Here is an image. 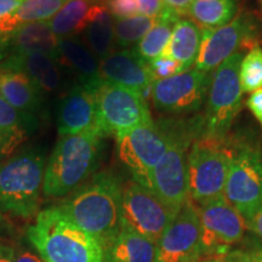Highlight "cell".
<instances>
[{
	"instance_id": "cell-26",
	"label": "cell",
	"mask_w": 262,
	"mask_h": 262,
	"mask_svg": "<svg viewBox=\"0 0 262 262\" xmlns=\"http://www.w3.org/2000/svg\"><path fill=\"white\" fill-rule=\"evenodd\" d=\"M32 131L25 118L0 96V163L14 155Z\"/></svg>"
},
{
	"instance_id": "cell-36",
	"label": "cell",
	"mask_w": 262,
	"mask_h": 262,
	"mask_svg": "<svg viewBox=\"0 0 262 262\" xmlns=\"http://www.w3.org/2000/svg\"><path fill=\"white\" fill-rule=\"evenodd\" d=\"M247 106L253 113V116L256 118V120L260 123L262 129V89L255 91L248 98Z\"/></svg>"
},
{
	"instance_id": "cell-4",
	"label": "cell",
	"mask_w": 262,
	"mask_h": 262,
	"mask_svg": "<svg viewBox=\"0 0 262 262\" xmlns=\"http://www.w3.org/2000/svg\"><path fill=\"white\" fill-rule=\"evenodd\" d=\"M168 135V148L152 173V191L172 210L189 199L188 150L203 131V119L163 120Z\"/></svg>"
},
{
	"instance_id": "cell-19",
	"label": "cell",
	"mask_w": 262,
	"mask_h": 262,
	"mask_svg": "<svg viewBox=\"0 0 262 262\" xmlns=\"http://www.w3.org/2000/svg\"><path fill=\"white\" fill-rule=\"evenodd\" d=\"M57 61L62 70H67L77 79V84L98 88L102 84L100 60L85 44L80 35L58 39Z\"/></svg>"
},
{
	"instance_id": "cell-8",
	"label": "cell",
	"mask_w": 262,
	"mask_h": 262,
	"mask_svg": "<svg viewBox=\"0 0 262 262\" xmlns=\"http://www.w3.org/2000/svg\"><path fill=\"white\" fill-rule=\"evenodd\" d=\"M233 150L224 195L248 222L262 209V152L249 143Z\"/></svg>"
},
{
	"instance_id": "cell-31",
	"label": "cell",
	"mask_w": 262,
	"mask_h": 262,
	"mask_svg": "<svg viewBox=\"0 0 262 262\" xmlns=\"http://www.w3.org/2000/svg\"><path fill=\"white\" fill-rule=\"evenodd\" d=\"M239 80L243 93L253 94L262 89V49L253 48L243 57L239 67Z\"/></svg>"
},
{
	"instance_id": "cell-35",
	"label": "cell",
	"mask_w": 262,
	"mask_h": 262,
	"mask_svg": "<svg viewBox=\"0 0 262 262\" xmlns=\"http://www.w3.org/2000/svg\"><path fill=\"white\" fill-rule=\"evenodd\" d=\"M14 262H44L37 251L26 245L14 248Z\"/></svg>"
},
{
	"instance_id": "cell-7",
	"label": "cell",
	"mask_w": 262,
	"mask_h": 262,
	"mask_svg": "<svg viewBox=\"0 0 262 262\" xmlns=\"http://www.w3.org/2000/svg\"><path fill=\"white\" fill-rule=\"evenodd\" d=\"M242 52H235L215 70L208 94L202 135L225 140L242 110L243 90L239 80Z\"/></svg>"
},
{
	"instance_id": "cell-43",
	"label": "cell",
	"mask_w": 262,
	"mask_h": 262,
	"mask_svg": "<svg viewBox=\"0 0 262 262\" xmlns=\"http://www.w3.org/2000/svg\"><path fill=\"white\" fill-rule=\"evenodd\" d=\"M198 262H222V257H205L204 260H199Z\"/></svg>"
},
{
	"instance_id": "cell-20",
	"label": "cell",
	"mask_w": 262,
	"mask_h": 262,
	"mask_svg": "<svg viewBox=\"0 0 262 262\" xmlns=\"http://www.w3.org/2000/svg\"><path fill=\"white\" fill-rule=\"evenodd\" d=\"M3 70L24 72L44 95L57 94L63 88L64 71L56 58L45 54L9 56L0 63Z\"/></svg>"
},
{
	"instance_id": "cell-28",
	"label": "cell",
	"mask_w": 262,
	"mask_h": 262,
	"mask_svg": "<svg viewBox=\"0 0 262 262\" xmlns=\"http://www.w3.org/2000/svg\"><path fill=\"white\" fill-rule=\"evenodd\" d=\"M96 4L107 6V0H67L48 24L58 38L79 35L84 29L88 12Z\"/></svg>"
},
{
	"instance_id": "cell-16",
	"label": "cell",
	"mask_w": 262,
	"mask_h": 262,
	"mask_svg": "<svg viewBox=\"0 0 262 262\" xmlns=\"http://www.w3.org/2000/svg\"><path fill=\"white\" fill-rule=\"evenodd\" d=\"M97 89L74 84L63 95L57 107V129L61 135L97 133Z\"/></svg>"
},
{
	"instance_id": "cell-10",
	"label": "cell",
	"mask_w": 262,
	"mask_h": 262,
	"mask_svg": "<svg viewBox=\"0 0 262 262\" xmlns=\"http://www.w3.org/2000/svg\"><path fill=\"white\" fill-rule=\"evenodd\" d=\"M118 156L133 180L152 191L153 170L168 148V135L163 120L137 126L117 139Z\"/></svg>"
},
{
	"instance_id": "cell-13",
	"label": "cell",
	"mask_w": 262,
	"mask_h": 262,
	"mask_svg": "<svg viewBox=\"0 0 262 262\" xmlns=\"http://www.w3.org/2000/svg\"><path fill=\"white\" fill-rule=\"evenodd\" d=\"M258 47L255 26L247 15H239L219 28L203 29V38L195 68L210 73L239 49Z\"/></svg>"
},
{
	"instance_id": "cell-18",
	"label": "cell",
	"mask_w": 262,
	"mask_h": 262,
	"mask_svg": "<svg viewBox=\"0 0 262 262\" xmlns=\"http://www.w3.org/2000/svg\"><path fill=\"white\" fill-rule=\"evenodd\" d=\"M0 96L25 118L34 131L45 111V95L24 72L0 68Z\"/></svg>"
},
{
	"instance_id": "cell-32",
	"label": "cell",
	"mask_w": 262,
	"mask_h": 262,
	"mask_svg": "<svg viewBox=\"0 0 262 262\" xmlns=\"http://www.w3.org/2000/svg\"><path fill=\"white\" fill-rule=\"evenodd\" d=\"M148 66L155 81L166 79V78L173 77V75L185 72L179 62L164 56H160L152 62H149Z\"/></svg>"
},
{
	"instance_id": "cell-37",
	"label": "cell",
	"mask_w": 262,
	"mask_h": 262,
	"mask_svg": "<svg viewBox=\"0 0 262 262\" xmlns=\"http://www.w3.org/2000/svg\"><path fill=\"white\" fill-rule=\"evenodd\" d=\"M164 8L175 12L180 17L183 15H188L193 0H162Z\"/></svg>"
},
{
	"instance_id": "cell-34",
	"label": "cell",
	"mask_w": 262,
	"mask_h": 262,
	"mask_svg": "<svg viewBox=\"0 0 262 262\" xmlns=\"http://www.w3.org/2000/svg\"><path fill=\"white\" fill-rule=\"evenodd\" d=\"M139 14L148 17H158L164 10L162 0H136Z\"/></svg>"
},
{
	"instance_id": "cell-17",
	"label": "cell",
	"mask_w": 262,
	"mask_h": 262,
	"mask_svg": "<svg viewBox=\"0 0 262 262\" xmlns=\"http://www.w3.org/2000/svg\"><path fill=\"white\" fill-rule=\"evenodd\" d=\"M101 79L108 83L120 85L136 93L150 96L152 85L155 83L149 66L142 61L131 49L113 51L100 61Z\"/></svg>"
},
{
	"instance_id": "cell-21",
	"label": "cell",
	"mask_w": 262,
	"mask_h": 262,
	"mask_svg": "<svg viewBox=\"0 0 262 262\" xmlns=\"http://www.w3.org/2000/svg\"><path fill=\"white\" fill-rule=\"evenodd\" d=\"M58 39L60 38L52 32L48 21L33 22V24L22 26L14 33L8 34V57L45 54L57 60Z\"/></svg>"
},
{
	"instance_id": "cell-2",
	"label": "cell",
	"mask_w": 262,
	"mask_h": 262,
	"mask_svg": "<svg viewBox=\"0 0 262 262\" xmlns=\"http://www.w3.org/2000/svg\"><path fill=\"white\" fill-rule=\"evenodd\" d=\"M27 238L44 262H106L100 242L74 224L60 206L39 212L27 229Z\"/></svg>"
},
{
	"instance_id": "cell-24",
	"label": "cell",
	"mask_w": 262,
	"mask_h": 262,
	"mask_svg": "<svg viewBox=\"0 0 262 262\" xmlns=\"http://www.w3.org/2000/svg\"><path fill=\"white\" fill-rule=\"evenodd\" d=\"M80 34H83L80 35L81 39L100 61L114 51L113 16L106 5L96 4L89 10Z\"/></svg>"
},
{
	"instance_id": "cell-29",
	"label": "cell",
	"mask_w": 262,
	"mask_h": 262,
	"mask_svg": "<svg viewBox=\"0 0 262 262\" xmlns=\"http://www.w3.org/2000/svg\"><path fill=\"white\" fill-rule=\"evenodd\" d=\"M235 0H193L188 16L201 29L219 28L235 17Z\"/></svg>"
},
{
	"instance_id": "cell-30",
	"label": "cell",
	"mask_w": 262,
	"mask_h": 262,
	"mask_svg": "<svg viewBox=\"0 0 262 262\" xmlns=\"http://www.w3.org/2000/svg\"><path fill=\"white\" fill-rule=\"evenodd\" d=\"M158 17L137 15L129 18H113L114 44L126 49L139 42L157 24Z\"/></svg>"
},
{
	"instance_id": "cell-42",
	"label": "cell",
	"mask_w": 262,
	"mask_h": 262,
	"mask_svg": "<svg viewBox=\"0 0 262 262\" xmlns=\"http://www.w3.org/2000/svg\"><path fill=\"white\" fill-rule=\"evenodd\" d=\"M245 251L251 262H262V244H250Z\"/></svg>"
},
{
	"instance_id": "cell-39",
	"label": "cell",
	"mask_w": 262,
	"mask_h": 262,
	"mask_svg": "<svg viewBox=\"0 0 262 262\" xmlns=\"http://www.w3.org/2000/svg\"><path fill=\"white\" fill-rule=\"evenodd\" d=\"M247 228L248 231L253 232L254 234L262 239V209L257 211V214L250 221L247 222Z\"/></svg>"
},
{
	"instance_id": "cell-40",
	"label": "cell",
	"mask_w": 262,
	"mask_h": 262,
	"mask_svg": "<svg viewBox=\"0 0 262 262\" xmlns=\"http://www.w3.org/2000/svg\"><path fill=\"white\" fill-rule=\"evenodd\" d=\"M25 0H0V18L14 12Z\"/></svg>"
},
{
	"instance_id": "cell-41",
	"label": "cell",
	"mask_w": 262,
	"mask_h": 262,
	"mask_svg": "<svg viewBox=\"0 0 262 262\" xmlns=\"http://www.w3.org/2000/svg\"><path fill=\"white\" fill-rule=\"evenodd\" d=\"M0 262H14V248L0 241Z\"/></svg>"
},
{
	"instance_id": "cell-11",
	"label": "cell",
	"mask_w": 262,
	"mask_h": 262,
	"mask_svg": "<svg viewBox=\"0 0 262 262\" xmlns=\"http://www.w3.org/2000/svg\"><path fill=\"white\" fill-rule=\"evenodd\" d=\"M179 211L172 210L155 192L131 180L123 187L122 221L155 243Z\"/></svg>"
},
{
	"instance_id": "cell-5",
	"label": "cell",
	"mask_w": 262,
	"mask_h": 262,
	"mask_svg": "<svg viewBox=\"0 0 262 262\" xmlns=\"http://www.w3.org/2000/svg\"><path fill=\"white\" fill-rule=\"evenodd\" d=\"M45 168L47 158L38 148H26L0 163V210L24 219L37 214Z\"/></svg>"
},
{
	"instance_id": "cell-6",
	"label": "cell",
	"mask_w": 262,
	"mask_h": 262,
	"mask_svg": "<svg viewBox=\"0 0 262 262\" xmlns=\"http://www.w3.org/2000/svg\"><path fill=\"white\" fill-rule=\"evenodd\" d=\"M233 145L227 139L199 135L188 150L189 199L196 205L224 195L233 158Z\"/></svg>"
},
{
	"instance_id": "cell-14",
	"label": "cell",
	"mask_w": 262,
	"mask_h": 262,
	"mask_svg": "<svg viewBox=\"0 0 262 262\" xmlns=\"http://www.w3.org/2000/svg\"><path fill=\"white\" fill-rule=\"evenodd\" d=\"M210 84V73L192 68L166 79L156 80L150 98L160 112H196L208 97Z\"/></svg>"
},
{
	"instance_id": "cell-33",
	"label": "cell",
	"mask_w": 262,
	"mask_h": 262,
	"mask_svg": "<svg viewBox=\"0 0 262 262\" xmlns=\"http://www.w3.org/2000/svg\"><path fill=\"white\" fill-rule=\"evenodd\" d=\"M107 8L113 18H129L140 15L136 0H107Z\"/></svg>"
},
{
	"instance_id": "cell-15",
	"label": "cell",
	"mask_w": 262,
	"mask_h": 262,
	"mask_svg": "<svg viewBox=\"0 0 262 262\" xmlns=\"http://www.w3.org/2000/svg\"><path fill=\"white\" fill-rule=\"evenodd\" d=\"M204 256L198 208L188 201L157 243L156 262H198Z\"/></svg>"
},
{
	"instance_id": "cell-1",
	"label": "cell",
	"mask_w": 262,
	"mask_h": 262,
	"mask_svg": "<svg viewBox=\"0 0 262 262\" xmlns=\"http://www.w3.org/2000/svg\"><path fill=\"white\" fill-rule=\"evenodd\" d=\"M123 186L116 173H95L61 203L60 209L100 242L104 251L122 228Z\"/></svg>"
},
{
	"instance_id": "cell-22",
	"label": "cell",
	"mask_w": 262,
	"mask_h": 262,
	"mask_svg": "<svg viewBox=\"0 0 262 262\" xmlns=\"http://www.w3.org/2000/svg\"><path fill=\"white\" fill-rule=\"evenodd\" d=\"M202 38L203 29L194 22L188 18H179L162 56L179 62L185 72L191 70L201 50Z\"/></svg>"
},
{
	"instance_id": "cell-12",
	"label": "cell",
	"mask_w": 262,
	"mask_h": 262,
	"mask_svg": "<svg viewBox=\"0 0 262 262\" xmlns=\"http://www.w3.org/2000/svg\"><path fill=\"white\" fill-rule=\"evenodd\" d=\"M196 205V204H195ZM202 226L204 256L224 257L247 232V222L225 195L196 205Z\"/></svg>"
},
{
	"instance_id": "cell-9",
	"label": "cell",
	"mask_w": 262,
	"mask_h": 262,
	"mask_svg": "<svg viewBox=\"0 0 262 262\" xmlns=\"http://www.w3.org/2000/svg\"><path fill=\"white\" fill-rule=\"evenodd\" d=\"M98 131L103 137L126 135L137 126L152 122L142 95L120 85L102 81L97 89Z\"/></svg>"
},
{
	"instance_id": "cell-44",
	"label": "cell",
	"mask_w": 262,
	"mask_h": 262,
	"mask_svg": "<svg viewBox=\"0 0 262 262\" xmlns=\"http://www.w3.org/2000/svg\"><path fill=\"white\" fill-rule=\"evenodd\" d=\"M0 221H2V212H0Z\"/></svg>"
},
{
	"instance_id": "cell-23",
	"label": "cell",
	"mask_w": 262,
	"mask_h": 262,
	"mask_svg": "<svg viewBox=\"0 0 262 262\" xmlns=\"http://www.w3.org/2000/svg\"><path fill=\"white\" fill-rule=\"evenodd\" d=\"M157 243L131 229L122 221V228L106 250V262H156Z\"/></svg>"
},
{
	"instance_id": "cell-3",
	"label": "cell",
	"mask_w": 262,
	"mask_h": 262,
	"mask_svg": "<svg viewBox=\"0 0 262 262\" xmlns=\"http://www.w3.org/2000/svg\"><path fill=\"white\" fill-rule=\"evenodd\" d=\"M102 140L97 133L61 135L47 163L42 194L70 195L93 178L102 156Z\"/></svg>"
},
{
	"instance_id": "cell-25",
	"label": "cell",
	"mask_w": 262,
	"mask_h": 262,
	"mask_svg": "<svg viewBox=\"0 0 262 262\" xmlns=\"http://www.w3.org/2000/svg\"><path fill=\"white\" fill-rule=\"evenodd\" d=\"M67 0H25L11 14L0 18V34H11L22 26L49 21Z\"/></svg>"
},
{
	"instance_id": "cell-38",
	"label": "cell",
	"mask_w": 262,
	"mask_h": 262,
	"mask_svg": "<svg viewBox=\"0 0 262 262\" xmlns=\"http://www.w3.org/2000/svg\"><path fill=\"white\" fill-rule=\"evenodd\" d=\"M222 262H251L248 253L245 250H229L227 254L222 257Z\"/></svg>"
},
{
	"instance_id": "cell-27",
	"label": "cell",
	"mask_w": 262,
	"mask_h": 262,
	"mask_svg": "<svg viewBox=\"0 0 262 262\" xmlns=\"http://www.w3.org/2000/svg\"><path fill=\"white\" fill-rule=\"evenodd\" d=\"M179 18H181L179 15L164 8L162 14L158 16L157 24L133 49L137 56L146 63L162 56L171 37L173 26Z\"/></svg>"
}]
</instances>
